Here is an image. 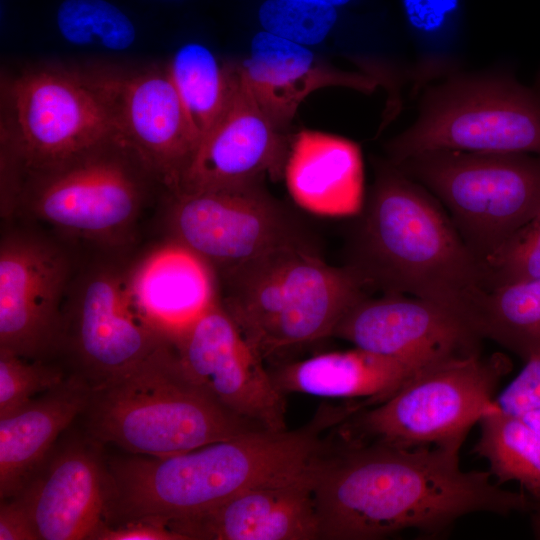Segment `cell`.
I'll return each instance as SVG.
<instances>
[{
  "instance_id": "1",
  "label": "cell",
  "mask_w": 540,
  "mask_h": 540,
  "mask_svg": "<svg viewBox=\"0 0 540 540\" xmlns=\"http://www.w3.org/2000/svg\"><path fill=\"white\" fill-rule=\"evenodd\" d=\"M462 443L401 448L345 441L318 462L319 539L374 540L404 530L437 536L472 513L534 511L524 492L501 487L489 471H464Z\"/></svg>"
},
{
  "instance_id": "11",
  "label": "cell",
  "mask_w": 540,
  "mask_h": 540,
  "mask_svg": "<svg viewBox=\"0 0 540 540\" xmlns=\"http://www.w3.org/2000/svg\"><path fill=\"white\" fill-rule=\"evenodd\" d=\"M170 342L138 309L128 267L97 264L72 278L63 305L61 348L90 386L132 369Z\"/></svg>"
},
{
  "instance_id": "9",
  "label": "cell",
  "mask_w": 540,
  "mask_h": 540,
  "mask_svg": "<svg viewBox=\"0 0 540 540\" xmlns=\"http://www.w3.org/2000/svg\"><path fill=\"white\" fill-rule=\"evenodd\" d=\"M394 165L446 206L484 269L495 252L540 213L537 154L441 149Z\"/></svg>"
},
{
  "instance_id": "18",
  "label": "cell",
  "mask_w": 540,
  "mask_h": 540,
  "mask_svg": "<svg viewBox=\"0 0 540 540\" xmlns=\"http://www.w3.org/2000/svg\"><path fill=\"white\" fill-rule=\"evenodd\" d=\"M320 456L309 465L255 485L214 509L171 524L187 539H319L315 484Z\"/></svg>"
},
{
  "instance_id": "31",
  "label": "cell",
  "mask_w": 540,
  "mask_h": 540,
  "mask_svg": "<svg viewBox=\"0 0 540 540\" xmlns=\"http://www.w3.org/2000/svg\"><path fill=\"white\" fill-rule=\"evenodd\" d=\"M66 378L60 368L42 360H29L0 350V417L59 386Z\"/></svg>"
},
{
  "instance_id": "32",
  "label": "cell",
  "mask_w": 540,
  "mask_h": 540,
  "mask_svg": "<svg viewBox=\"0 0 540 540\" xmlns=\"http://www.w3.org/2000/svg\"><path fill=\"white\" fill-rule=\"evenodd\" d=\"M485 273L486 288L540 278V213L495 252Z\"/></svg>"
},
{
  "instance_id": "6",
  "label": "cell",
  "mask_w": 540,
  "mask_h": 540,
  "mask_svg": "<svg viewBox=\"0 0 540 540\" xmlns=\"http://www.w3.org/2000/svg\"><path fill=\"white\" fill-rule=\"evenodd\" d=\"M386 149L394 164L441 149L540 155V86L496 71L448 75L426 88L416 120Z\"/></svg>"
},
{
  "instance_id": "35",
  "label": "cell",
  "mask_w": 540,
  "mask_h": 540,
  "mask_svg": "<svg viewBox=\"0 0 540 540\" xmlns=\"http://www.w3.org/2000/svg\"><path fill=\"white\" fill-rule=\"evenodd\" d=\"M0 540H40L32 516L18 495L1 500Z\"/></svg>"
},
{
  "instance_id": "33",
  "label": "cell",
  "mask_w": 540,
  "mask_h": 540,
  "mask_svg": "<svg viewBox=\"0 0 540 540\" xmlns=\"http://www.w3.org/2000/svg\"><path fill=\"white\" fill-rule=\"evenodd\" d=\"M495 404L504 413L518 417L540 409V348L525 360L524 368Z\"/></svg>"
},
{
  "instance_id": "19",
  "label": "cell",
  "mask_w": 540,
  "mask_h": 540,
  "mask_svg": "<svg viewBox=\"0 0 540 540\" xmlns=\"http://www.w3.org/2000/svg\"><path fill=\"white\" fill-rule=\"evenodd\" d=\"M17 495L40 540H93L106 524L107 466L92 444L72 442Z\"/></svg>"
},
{
  "instance_id": "26",
  "label": "cell",
  "mask_w": 540,
  "mask_h": 540,
  "mask_svg": "<svg viewBox=\"0 0 540 540\" xmlns=\"http://www.w3.org/2000/svg\"><path fill=\"white\" fill-rule=\"evenodd\" d=\"M164 69L199 144L229 101L235 65H222L208 47L189 42L174 52Z\"/></svg>"
},
{
  "instance_id": "5",
  "label": "cell",
  "mask_w": 540,
  "mask_h": 540,
  "mask_svg": "<svg viewBox=\"0 0 540 540\" xmlns=\"http://www.w3.org/2000/svg\"><path fill=\"white\" fill-rule=\"evenodd\" d=\"M83 413L95 439L151 457L184 453L261 428L220 406L194 383L172 342L132 369L91 386Z\"/></svg>"
},
{
  "instance_id": "14",
  "label": "cell",
  "mask_w": 540,
  "mask_h": 540,
  "mask_svg": "<svg viewBox=\"0 0 540 540\" xmlns=\"http://www.w3.org/2000/svg\"><path fill=\"white\" fill-rule=\"evenodd\" d=\"M68 255L33 234L0 244V350L42 360L61 348L63 305L72 280Z\"/></svg>"
},
{
  "instance_id": "20",
  "label": "cell",
  "mask_w": 540,
  "mask_h": 540,
  "mask_svg": "<svg viewBox=\"0 0 540 540\" xmlns=\"http://www.w3.org/2000/svg\"><path fill=\"white\" fill-rule=\"evenodd\" d=\"M238 66L261 109L283 132L311 92L327 86L372 92L379 84L372 75L332 67L306 46L263 30L253 37L249 56Z\"/></svg>"
},
{
  "instance_id": "27",
  "label": "cell",
  "mask_w": 540,
  "mask_h": 540,
  "mask_svg": "<svg viewBox=\"0 0 540 540\" xmlns=\"http://www.w3.org/2000/svg\"><path fill=\"white\" fill-rule=\"evenodd\" d=\"M473 453L485 459L498 484L514 481L540 504V434L495 404L479 421Z\"/></svg>"
},
{
  "instance_id": "29",
  "label": "cell",
  "mask_w": 540,
  "mask_h": 540,
  "mask_svg": "<svg viewBox=\"0 0 540 540\" xmlns=\"http://www.w3.org/2000/svg\"><path fill=\"white\" fill-rule=\"evenodd\" d=\"M401 4L421 53L419 79L445 71L455 48L462 0H401Z\"/></svg>"
},
{
  "instance_id": "22",
  "label": "cell",
  "mask_w": 540,
  "mask_h": 540,
  "mask_svg": "<svg viewBox=\"0 0 540 540\" xmlns=\"http://www.w3.org/2000/svg\"><path fill=\"white\" fill-rule=\"evenodd\" d=\"M284 176L293 200L324 216L359 214L364 205V170L355 142L302 130L288 152Z\"/></svg>"
},
{
  "instance_id": "15",
  "label": "cell",
  "mask_w": 540,
  "mask_h": 540,
  "mask_svg": "<svg viewBox=\"0 0 540 540\" xmlns=\"http://www.w3.org/2000/svg\"><path fill=\"white\" fill-rule=\"evenodd\" d=\"M288 148L283 131L261 109L235 65L229 101L199 142L170 192H202L262 181L284 174Z\"/></svg>"
},
{
  "instance_id": "17",
  "label": "cell",
  "mask_w": 540,
  "mask_h": 540,
  "mask_svg": "<svg viewBox=\"0 0 540 540\" xmlns=\"http://www.w3.org/2000/svg\"><path fill=\"white\" fill-rule=\"evenodd\" d=\"M92 76L111 104L122 140L172 191L198 141L165 69Z\"/></svg>"
},
{
  "instance_id": "2",
  "label": "cell",
  "mask_w": 540,
  "mask_h": 540,
  "mask_svg": "<svg viewBox=\"0 0 540 540\" xmlns=\"http://www.w3.org/2000/svg\"><path fill=\"white\" fill-rule=\"evenodd\" d=\"M336 422L328 408L297 430L258 428L166 457L115 458V510L125 521L159 520L169 526L199 516L255 485L312 463L320 456L321 431Z\"/></svg>"
},
{
  "instance_id": "37",
  "label": "cell",
  "mask_w": 540,
  "mask_h": 540,
  "mask_svg": "<svg viewBox=\"0 0 540 540\" xmlns=\"http://www.w3.org/2000/svg\"><path fill=\"white\" fill-rule=\"evenodd\" d=\"M303 1H308V2H313V3L323 4V5H329V6H333V7L337 8L339 6L346 5L347 3L351 2L352 0H303Z\"/></svg>"
},
{
  "instance_id": "4",
  "label": "cell",
  "mask_w": 540,
  "mask_h": 540,
  "mask_svg": "<svg viewBox=\"0 0 540 540\" xmlns=\"http://www.w3.org/2000/svg\"><path fill=\"white\" fill-rule=\"evenodd\" d=\"M217 278L221 304L263 359L332 336L367 287L351 266L327 264L308 243L275 248Z\"/></svg>"
},
{
  "instance_id": "36",
  "label": "cell",
  "mask_w": 540,
  "mask_h": 540,
  "mask_svg": "<svg viewBox=\"0 0 540 540\" xmlns=\"http://www.w3.org/2000/svg\"><path fill=\"white\" fill-rule=\"evenodd\" d=\"M521 418L540 434V409L530 411Z\"/></svg>"
},
{
  "instance_id": "12",
  "label": "cell",
  "mask_w": 540,
  "mask_h": 540,
  "mask_svg": "<svg viewBox=\"0 0 540 540\" xmlns=\"http://www.w3.org/2000/svg\"><path fill=\"white\" fill-rule=\"evenodd\" d=\"M173 240L222 273L278 247L307 243L301 229L256 181L202 192H170Z\"/></svg>"
},
{
  "instance_id": "24",
  "label": "cell",
  "mask_w": 540,
  "mask_h": 540,
  "mask_svg": "<svg viewBox=\"0 0 540 540\" xmlns=\"http://www.w3.org/2000/svg\"><path fill=\"white\" fill-rule=\"evenodd\" d=\"M431 364V363H430ZM429 364L388 357L358 347L315 355L284 365L273 374L284 393L361 399L369 406L388 399Z\"/></svg>"
},
{
  "instance_id": "25",
  "label": "cell",
  "mask_w": 540,
  "mask_h": 540,
  "mask_svg": "<svg viewBox=\"0 0 540 540\" xmlns=\"http://www.w3.org/2000/svg\"><path fill=\"white\" fill-rule=\"evenodd\" d=\"M467 321L524 361L540 348V278L481 288L473 297Z\"/></svg>"
},
{
  "instance_id": "23",
  "label": "cell",
  "mask_w": 540,
  "mask_h": 540,
  "mask_svg": "<svg viewBox=\"0 0 540 540\" xmlns=\"http://www.w3.org/2000/svg\"><path fill=\"white\" fill-rule=\"evenodd\" d=\"M90 384L81 376L0 417V498L16 496L32 479L54 442L87 406Z\"/></svg>"
},
{
  "instance_id": "3",
  "label": "cell",
  "mask_w": 540,
  "mask_h": 540,
  "mask_svg": "<svg viewBox=\"0 0 540 540\" xmlns=\"http://www.w3.org/2000/svg\"><path fill=\"white\" fill-rule=\"evenodd\" d=\"M360 213L349 266L367 286L438 302L467 322L486 273L440 201L390 163Z\"/></svg>"
},
{
  "instance_id": "13",
  "label": "cell",
  "mask_w": 540,
  "mask_h": 540,
  "mask_svg": "<svg viewBox=\"0 0 540 540\" xmlns=\"http://www.w3.org/2000/svg\"><path fill=\"white\" fill-rule=\"evenodd\" d=\"M172 344L187 376L220 406L263 429H287L285 394L219 299Z\"/></svg>"
},
{
  "instance_id": "28",
  "label": "cell",
  "mask_w": 540,
  "mask_h": 540,
  "mask_svg": "<svg viewBox=\"0 0 540 540\" xmlns=\"http://www.w3.org/2000/svg\"><path fill=\"white\" fill-rule=\"evenodd\" d=\"M56 26L69 44L114 52L130 48L137 36L130 17L107 0H63L56 11Z\"/></svg>"
},
{
  "instance_id": "21",
  "label": "cell",
  "mask_w": 540,
  "mask_h": 540,
  "mask_svg": "<svg viewBox=\"0 0 540 540\" xmlns=\"http://www.w3.org/2000/svg\"><path fill=\"white\" fill-rule=\"evenodd\" d=\"M128 281L142 315L171 342L219 299L215 270L170 239L128 267Z\"/></svg>"
},
{
  "instance_id": "7",
  "label": "cell",
  "mask_w": 540,
  "mask_h": 540,
  "mask_svg": "<svg viewBox=\"0 0 540 540\" xmlns=\"http://www.w3.org/2000/svg\"><path fill=\"white\" fill-rule=\"evenodd\" d=\"M511 369L506 355L479 351L431 363L388 399L352 414L343 426L344 440L401 448L463 444L494 407L497 386Z\"/></svg>"
},
{
  "instance_id": "8",
  "label": "cell",
  "mask_w": 540,
  "mask_h": 540,
  "mask_svg": "<svg viewBox=\"0 0 540 540\" xmlns=\"http://www.w3.org/2000/svg\"><path fill=\"white\" fill-rule=\"evenodd\" d=\"M152 179L157 177L139 155L124 140L114 139L30 173L17 212L66 235L122 247L134 236Z\"/></svg>"
},
{
  "instance_id": "16",
  "label": "cell",
  "mask_w": 540,
  "mask_h": 540,
  "mask_svg": "<svg viewBox=\"0 0 540 540\" xmlns=\"http://www.w3.org/2000/svg\"><path fill=\"white\" fill-rule=\"evenodd\" d=\"M332 336L376 354L423 364L479 351L481 340L450 307L403 294L366 296L345 314Z\"/></svg>"
},
{
  "instance_id": "34",
  "label": "cell",
  "mask_w": 540,
  "mask_h": 540,
  "mask_svg": "<svg viewBox=\"0 0 540 540\" xmlns=\"http://www.w3.org/2000/svg\"><path fill=\"white\" fill-rule=\"evenodd\" d=\"M93 540H185L166 523L156 520H134L104 524Z\"/></svg>"
},
{
  "instance_id": "30",
  "label": "cell",
  "mask_w": 540,
  "mask_h": 540,
  "mask_svg": "<svg viewBox=\"0 0 540 540\" xmlns=\"http://www.w3.org/2000/svg\"><path fill=\"white\" fill-rule=\"evenodd\" d=\"M337 17L336 7L303 0H265L258 9L263 31L303 46L321 43Z\"/></svg>"
},
{
  "instance_id": "10",
  "label": "cell",
  "mask_w": 540,
  "mask_h": 540,
  "mask_svg": "<svg viewBox=\"0 0 540 540\" xmlns=\"http://www.w3.org/2000/svg\"><path fill=\"white\" fill-rule=\"evenodd\" d=\"M8 96L12 152L28 174L122 139L111 104L92 75L31 69L10 83Z\"/></svg>"
}]
</instances>
